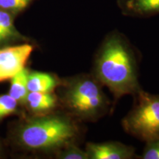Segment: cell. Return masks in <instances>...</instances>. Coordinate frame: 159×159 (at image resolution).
<instances>
[{
  "instance_id": "obj_14",
  "label": "cell",
  "mask_w": 159,
  "mask_h": 159,
  "mask_svg": "<svg viewBox=\"0 0 159 159\" xmlns=\"http://www.w3.org/2000/svg\"><path fill=\"white\" fill-rule=\"evenodd\" d=\"M18 102L11 95L0 96V119L9 116L16 111Z\"/></svg>"
},
{
  "instance_id": "obj_5",
  "label": "cell",
  "mask_w": 159,
  "mask_h": 159,
  "mask_svg": "<svg viewBox=\"0 0 159 159\" xmlns=\"http://www.w3.org/2000/svg\"><path fill=\"white\" fill-rule=\"evenodd\" d=\"M33 50L30 44L11 46L0 49V82L11 79L25 68Z\"/></svg>"
},
{
  "instance_id": "obj_12",
  "label": "cell",
  "mask_w": 159,
  "mask_h": 159,
  "mask_svg": "<svg viewBox=\"0 0 159 159\" xmlns=\"http://www.w3.org/2000/svg\"><path fill=\"white\" fill-rule=\"evenodd\" d=\"M33 0H0V9L16 16L30 5Z\"/></svg>"
},
{
  "instance_id": "obj_1",
  "label": "cell",
  "mask_w": 159,
  "mask_h": 159,
  "mask_svg": "<svg viewBox=\"0 0 159 159\" xmlns=\"http://www.w3.org/2000/svg\"><path fill=\"white\" fill-rule=\"evenodd\" d=\"M93 76L116 99L135 95L141 89L136 55L120 33L112 32L103 40L95 57Z\"/></svg>"
},
{
  "instance_id": "obj_8",
  "label": "cell",
  "mask_w": 159,
  "mask_h": 159,
  "mask_svg": "<svg viewBox=\"0 0 159 159\" xmlns=\"http://www.w3.org/2000/svg\"><path fill=\"white\" fill-rule=\"evenodd\" d=\"M29 108L34 113H46L55 108L57 98L52 92H36L30 91L26 99Z\"/></svg>"
},
{
  "instance_id": "obj_13",
  "label": "cell",
  "mask_w": 159,
  "mask_h": 159,
  "mask_svg": "<svg viewBox=\"0 0 159 159\" xmlns=\"http://www.w3.org/2000/svg\"><path fill=\"white\" fill-rule=\"evenodd\" d=\"M59 158L63 159H89L85 150H81L75 143L70 144L63 148L58 155Z\"/></svg>"
},
{
  "instance_id": "obj_10",
  "label": "cell",
  "mask_w": 159,
  "mask_h": 159,
  "mask_svg": "<svg viewBox=\"0 0 159 159\" xmlns=\"http://www.w3.org/2000/svg\"><path fill=\"white\" fill-rule=\"evenodd\" d=\"M14 17L11 13L0 9V44L25 40L16 29Z\"/></svg>"
},
{
  "instance_id": "obj_2",
  "label": "cell",
  "mask_w": 159,
  "mask_h": 159,
  "mask_svg": "<svg viewBox=\"0 0 159 159\" xmlns=\"http://www.w3.org/2000/svg\"><path fill=\"white\" fill-rule=\"evenodd\" d=\"M80 134L79 125L72 117L52 115L30 119L19 128V144L35 151L63 149L75 143Z\"/></svg>"
},
{
  "instance_id": "obj_3",
  "label": "cell",
  "mask_w": 159,
  "mask_h": 159,
  "mask_svg": "<svg viewBox=\"0 0 159 159\" xmlns=\"http://www.w3.org/2000/svg\"><path fill=\"white\" fill-rule=\"evenodd\" d=\"M101 85L89 75H77L69 80L63 101L73 116L80 120L96 121L106 113L109 100Z\"/></svg>"
},
{
  "instance_id": "obj_7",
  "label": "cell",
  "mask_w": 159,
  "mask_h": 159,
  "mask_svg": "<svg viewBox=\"0 0 159 159\" xmlns=\"http://www.w3.org/2000/svg\"><path fill=\"white\" fill-rule=\"evenodd\" d=\"M122 13L133 17H148L159 13V0H117Z\"/></svg>"
},
{
  "instance_id": "obj_9",
  "label": "cell",
  "mask_w": 159,
  "mask_h": 159,
  "mask_svg": "<svg viewBox=\"0 0 159 159\" xmlns=\"http://www.w3.org/2000/svg\"><path fill=\"white\" fill-rule=\"evenodd\" d=\"M58 85V80L54 75L45 72H29L27 89L29 92H52Z\"/></svg>"
},
{
  "instance_id": "obj_11",
  "label": "cell",
  "mask_w": 159,
  "mask_h": 159,
  "mask_svg": "<svg viewBox=\"0 0 159 159\" xmlns=\"http://www.w3.org/2000/svg\"><path fill=\"white\" fill-rule=\"evenodd\" d=\"M28 75V70L24 68L11 78L9 95L14 98L18 102H26V99L29 93L27 89Z\"/></svg>"
},
{
  "instance_id": "obj_4",
  "label": "cell",
  "mask_w": 159,
  "mask_h": 159,
  "mask_svg": "<svg viewBox=\"0 0 159 159\" xmlns=\"http://www.w3.org/2000/svg\"><path fill=\"white\" fill-rule=\"evenodd\" d=\"M122 126L128 134L148 142L159 139V95L140 89Z\"/></svg>"
},
{
  "instance_id": "obj_6",
  "label": "cell",
  "mask_w": 159,
  "mask_h": 159,
  "mask_svg": "<svg viewBox=\"0 0 159 159\" xmlns=\"http://www.w3.org/2000/svg\"><path fill=\"white\" fill-rule=\"evenodd\" d=\"M85 152L89 159H130L134 158V149L120 142L87 143Z\"/></svg>"
},
{
  "instance_id": "obj_15",
  "label": "cell",
  "mask_w": 159,
  "mask_h": 159,
  "mask_svg": "<svg viewBox=\"0 0 159 159\" xmlns=\"http://www.w3.org/2000/svg\"><path fill=\"white\" fill-rule=\"evenodd\" d=\"M142 158L159 159V139L147 142Z\"/></svg>"
}]
</instances>
